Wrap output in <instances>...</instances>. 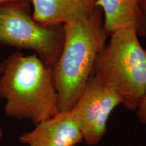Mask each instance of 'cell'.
<instances>
[{
    "label": "cell",
    "instance_id": "cell-11",
    "mask_svg": "<svg viewBox=\"0 0 146 146\" xmlns=\"http://www.w3.org/2000/svg\"><path fill=\"white\" fill-rule=\"evenodd\" d=\"M140 3H141L142 10L146 16V0H140Z\"/></svg>",
    "mask_w": 146,
    "mask_h": 146
},
{
    "label": "cell",
    "instance_id": "cell-1",
    "mask_svg": "<svg viewBox=\"0 0 146 146\" xmlns=\"http://www.w3.org/2000/svg\"><path fill=\"white\" fill-rule=\"evenodd\" d=\"M3 62L0 98L5 101L7 116L36 125L59 112L52 66L35 54L25 56L18 51Z\"/></svg>",
    "mask_w": 146,
    "mask_h": 146
},
{
    "label": "cell",
    "instance_id": "cell-9",
    "mask_svg": "<svg viewBox=\"0 0 146 146\" xmlns=\"http://www.w3.org/2000/svg\"><path fill=\"white\" fill-rule=\"evenodd\" d=\"M135 111L140 123L146 125V91Z\"/></svg>",
    "mask_w": 146,
    "mask_h": 146
},
{
    "label": "cell",
    "instance_id": "cell-2",
    "mask_svg": "<svg viewBox=\"0 0 146 146\" xmlns=\"http://www.w3.org/2000/svg\"><path fill=\"white\" fill-rule=\"evenodd\" d=\"M61 54L54 66L58 111L74 107L94 72L97 58L106 44L108 33L104 28L102 11L96 7L86 20L64 24Z\"/></svg>",
    "mask_w": 146,
    "mask_h": 146
},
{
    "label": "cell",
    "instance_id": "cell-8",
    "mask_svg": "<svg viewBox=\"0 0 146 146\" xmlns=\"http://www.w3.org/2000/svg\"><path fill=\"white\" fill-rule=\"evenodd\" d=\"M96 5L102 11L104 28L110 35L129 29L139 37H146V16L140 0H97Z\"/></svg>",
    "mask_w": 146,
    "mask_h": 146
},
{
    "label": "cell",
    "instance_id": "cell-4",
    "mask_svg": "<svg viewBox=\"0 0 146 146\" xmlns=\"http://www.w3.org/2000/svg\"><path fill=\"white\" fill-rule=\"evenodd\" d=\"M63 25H45L33 17L31 3L0 5V45L35 52L54 67L62 49Z\"/></svg>",
    "mask_w": 146,
    "mask_h": 146
},
{
    "label": "cell",
    "instance_id": "cell-6",
    "mask_svg": "<svg viewBox=\"0 0 146 146\" xmlns=\"http://www.w3.org/2000/svg\"><path fill=\"white\" fill-rule=\"evenodd\" d=\"M18 141L27 146H76L83 141V137L70 110L36 124L33 130L21 134Z\"/></svg>",
    "mask_w": 146,
    "mask_h": 146
},
{
    "label": "cell",
    "instance_id": "cell-12",
    "mask_svg": "<svg viewBox=\"0 0 146 146\" xmlns=\"http://www.w3.org/2000/svg\"><path fill=\"white\" fill-rule=\"evenodd\" d=\"M3 70H4V63L3 62H0V75L2 74Z\"/></svg>",
    "mask_w": 146,
    "mask_h": 146
},
{
    "label": "cell",
    "instance_id": "cell-10",
    "mask_svg": "<svg viewBox=\"0 0 146 146\" xmlns=\"http://www.w3.org/2000/svg\"><path fill=\"white\" fill-rule=\"evenodd\" d=\"M31 0H0V5L9 3H31Z\"/></svg>",
    "mask_w": 146,
    "mask_h": 146
},
{
    "label": "cell",
    "instance_id": "cell-5",
    "mask_svg": "<svg viewBox=\"0 0 146 146\" xmlns=\"http://www.w3.org/2000/svg\"><path fill=\"white\" fill-rule=\"evenodd\" d=\"M121 99L112 87L92 74L71 111L79 124L83 141L98 145L107 132L108 120Z\"/></svg>",
    "mask_w": 146,
    "mask_h": 146
},
{
    "label": "cell",
    "instance_id": "cell-13",
    "mask_svg": "<svg viewBox=\"0 0 146 146\" xmlns=\"http://www.w3.org/2000/svg\"><path fill=\"white\" fill-rule=\"evenodd\" d=\"M3 137V131L1 128H0V142H1V139H2Z\"/></svg>",
    "mask_w": 146,
    "mask_h": 146
},
{
    "label": "cell",
    "instance_id": "cell-3",
    "mask_svg": "<svg viewBox=\"0 0 146 146\" xmlns=\"http://www.w3.org/2000/svg\"><path fill=\"white\" fill-rule=\"evenodd\" d=\"M110 37L93 74L116 91L125 108L135 111L146 91V49L132 29H120Z\"/></svg>",
    "mask_w": 146,
    "mask_h": 146
},
{
    "label": "cell",
    "instance_id": "cell-7",
    "mask_svg": "<svg viewBox=\"0 0 146 146\" xmlns=\"http://www.w3.org/2000/svg\"><path fill=\"white\" fill-rule=\"evenodd\" d=\"M97 0H31L33 17L45 25L76 23L88 18Z\"/></svg>",
    "mask_w": 146,
    "mask_h": 146
}]
</instances>
